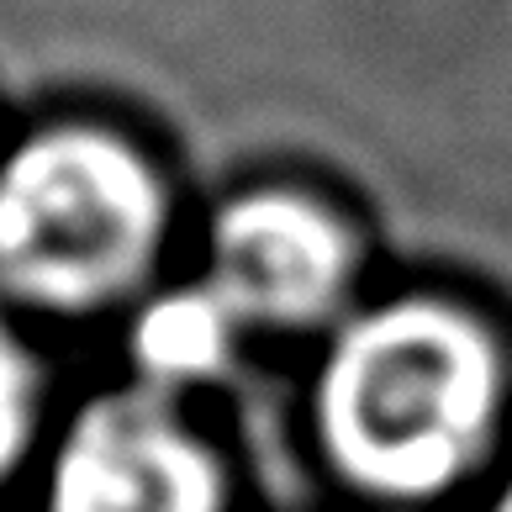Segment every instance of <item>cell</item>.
<instances>
[{
	"mask_svg": "<svg viewBox=\"0 0 512 512\" xmlns=\"http://www.w3.org/2000/svg\"><path fill=\"white\" fill-rule=\"evenodd\" d=\"M502 396L491 338L444 301L354 317L322 359L317 433L375 497H433L481 454Z\"/></svg>",
	"mask_w": 512,
	"mask_h": 512,
	"instance_id": "obj_1",
	"label": "cell"
},
{
	"mask_svg": "<svg viewBox=\"0 0 512 512\" xmlns=\"http://www.w3.org/2000/svg\"><path fill=\"white\" fill-rule=\"evenodd\" d=\"M159 180L122 138L53 127L0 164V286L37 307H96L148 270Z\"/></svg>",
	"mask_w": 512,
	"mask_h": 512,
	"instance_id": "obj_2",
	"label": "cell"
},
{
	"mask_svg": "<svg viewBox=\"0 0 512 512\" xmlns=\"http://www.w3.org/2000/svg\"><path fill=\"white\" fill-rule=\"evenodd\" d=\"M48 512H222V470L159 396H106L69 428Z\"/></svg>",
	"mask_w": 512,
	"mask_h": 512,
	"instance_id": "obj_3",
	"label": "cell"
},
{
	"mask_svg": "<svg viewBox=\"0 0 512 512\" xmlns=\"http://www.w3.org/2000/svg\"><path fill=\"white\" fill-rule=\"evenodd\" d=\"M212 286L238 322L301 328L317 322L349 286V233L301 196H243L222 206L206 254Z\"/></svg>",
	"mask_w": 512,
	"mask_h": 512,
	"instance_id": "obj_4",
	"label": "cell"
},
{
	"mask_svg": "<svg viewBox=\"0 0 512 512\" xmlns=\"http://www.w3.org/2000/svg\"><path fill=\"white\" fill-rule=\"evenodd\" d=\"M238 328V312L201 280L191 291L148 301V312L132 328V354L148 370V381H206L233 359Z\"/></svg>",
	"mask_w": 512,
	"mask_h": 512,
	"instance_id": "obj_5",
	"label": "cell"
},
{
	"mask_svg": "<svg viewBox=\"0 0 512 512\" xmlns=\"http://www.w3.org/2000/svg\"><path fill=\"white\" fill-rule=\"evenodd\" d=\"M27 423H32V375L22 349L0 328V476L11 470V460L27 444Z\"/></svg>",
	"mask_w": 512,
	"mask_h": 512,
	"instance_id": "obj_6",
	"label": "cell"
},
{
	"mask_svg": "<svg viewBox=\"0 0 512 512\" xmlns=\"http://www.w3.org/2000/svg\"><path fill=\"white\" fill-rule=\"evenodd\" d=\"M491 512H512V481L502 486V497H497V507H491Z\"/></svg>",
	"mask_w": 512,
	"mask_h": 512,
	"instance_id": "obj_7",
	"label": "cell"
}]
</instances>
